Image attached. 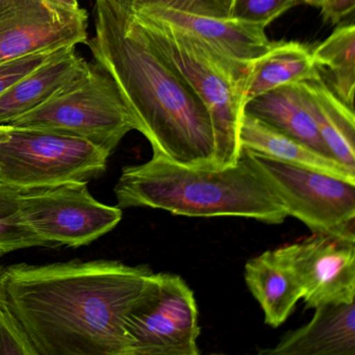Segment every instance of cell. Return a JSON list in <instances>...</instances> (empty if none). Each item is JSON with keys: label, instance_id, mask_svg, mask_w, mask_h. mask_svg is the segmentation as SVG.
Listing matches in <instances>:
<instances>
[{"label": "cell", "instance_id": "obj_15", "mask_svg": "<svg viewBox=\"0 0 355 355\" xmlns=\"http://www.w3.org/2000/svg\"><path fill=\"white\" fill-rule=\"evenodd\" d=\"M244 277L265 313L266 324L271 327L282 325L302 298L296 275L276 250H268L249 259Z\"/></svg>", "mask_w": 355, "mask_h": 355}, {"label": "cell", "instance_id": "obj_7", "mask_svg": "<svg viewBox=\"0 0 355 355\" xmlns=\"http://www.w3.org/2000/svg\"><path fill=\"white\" fill-rule=\"evenodd\" d=\"M241 155L261 175L288 216L313 234L355 242V182L318 170L291 165L242 150Z\"/></svg>", "mask_w": 355, "mask_h": 355}, {"label": "cell", "instance_id": "obj_25", "mask_svg": "<svg viewBox=\"0 0 355 355\" xmlns=\"http://www.w3.org/2000/svg\"><path fill=\"white\" fill-rule=\"evenodd\" d=\"M74 47V46H72ZM71 47L37 51L24 57L0 63V96L14 84L51 60L59 57Z\"/></svg>", "mask_w": 355, "mask_h": 355}, {"label": "cell", "instance_id": "obj_13", "mask_svg": "<svg viewBox=\"0 0 355 355\" xmlns=\"http://www.w3.org/2000/svg\"><path fill=\"white\" fill-rule=\"evenodd\" d=\"M311 322L288 332L267 355H355V301L315 307Z\"/></svg>", "mask_w": 355, "mask_h": 355}, {"label": "cell", "instance_id": "obj_30", "mask_svg": "<svg viewBox=\"0 0 355 355\" xmlns=\"http://www.w3.org/2000/svg\"><path fill=\"white\" fill-rule=\"evenodd\" d=\"M114 3H118L121 7L125 8V9L130 10V1L132 0H113Z\"/></svg>", "mask_w": 355, "mask_h": 355}, {"label": "cell", "instance_id": "obj_6", "mask_svg": "<svg viewBox=\"0 0 355 355\" xmlns=\"http://www.w3.org/2000/svg\"><path fill=\"white\" fill-rule=\"evenodd\" d=\"M8 125L41 128L93 143L111 155L137 124L114 78L97 64L40 107Z\"/></svg>", "mask_w": 355, "mask_h": 355}, {"label": "cell", "instance_id": "obj_20", "mask_svg": "<svg viewBox=\"0 0 355 355\" xmlns=\"http://www.w3.org/2000/svg\"><path fill=\"white\" fill-rule=\"evenodd\" d=\"M315 65L332 92L354 110L355 26L340 22L323 42L311 49ZM322 74V73H320Z\"/></svg>", "mask_w": 355, "mask_h": 355}, {"label": "cell", "instance_id": "obj_24", "mask_svg": "<svg viewBox=\"0 0 355 355\" xmlns=\"http://www.w3.org/2000/svg\"><path fill=\"white\" fill-rule=\"evenodd\" d=\"M0 355H38L26 328L8 305H0Z\"/></svg>", "mask_w": 355, "mask_h": 355}, {"label": "cell", "instance_id": "obj_10", "mask_svg": "<svg viewBox=\"0 0 355 355\" xmlns=\"http://www.w3.org/2000/svg\"><path fill=\"white\" fill-rule=\"evenodd\" d=\"M293 270L306 309L355 301V242L313 234L275 249Z\"/></svg>", "mask_w": 355, "mask_h": 355}, {"label": "cell", "instance_id": "obj_14", "mask_svg": "<svg viewBox=\"0 0 355 355\" xmlns=\"http://www.w3.org/2000/svg\"><path fill=\"white\" fill-rule=\"evenodd\" d=\"M90 68L76 46L43 64L0 96V125L40 107L88 73Z\"/></svg>", "mask_w": 355, "mask_h": 355}, {"label": "cell", "instance_id": "obj_29", "mask_svg": "<svg viewBox=\"0 0 355 355\" xmlns=\"http://www.w3.org/2000/svg\"><path fill=\"white\" fill-rule=\"evenodd\" d=\"M301 3H305V5L313 6V7L319 8L323 0H299Z\"/></svg>", "mask_w": 355, "mask_h": 355}, {"label": "cell", "instance_id": "obj_22", "mask_svg": "<svg viewBox=\"0 0 355 355\" xmlns=\"http://www.w3.org/2000/svg\"><path fill=\"white\" fill-rule=\"evenodd\" d=\"M298 5L299 0H230V18L267 28Z\"/></svg>", "mask_w": 355, "mask_h": 355}, {"label": "cell", "instance_id": "obj_5", "mask_svg": "<svg viewBox=\"0 0 355 355\" xmlns=\"http://www.w3.org/2000/svg\"><path fill=\"white\" fill-rule=\"evenodd\" d=\"M110 155L78 137L0 125V182L18 190L88 182L105 173Z\"/></svg>", "mask_w": 355, "mask_h": 355}, {"label": "cell", "instance_id": "obj_12", "mask_svg": "<svg viewBox=\"0 0 355 355\" xmlns=\"http://www.w3.org/2000/svg\"><path fill=\"white\" fill-rule=\"evenodd\" d=\"M132 13L164 22L202 41L222 55L243 63H252L265 55L273 43L266 35L263 26L232 18L195 15L165 9H146Z\"/></svg>", "mask_w": 355, "mask_h": 355}, {"label": "cell", "instance_id": "obj_27", "mask_svg": "<svg viewBox=\"0 0 355 355\" xmlns=\"http://www.w3.org/2000/svg\"><path fill=\"white\" fill-rule=\"evenodd\" d=\"M47 5L59 11L67 12V13H76L80 11L78 0H44Z\"/></svg>", "mask_w": 355, "mask_h": 355}, {"label": "cell", "instance_id": "obj_21", "mask_svg": "<svg viewBox=\"0 0 355 355\" xmlns=\"http://www.w3.org/2000/svg\"><path fill=\"white\" fill-rule=\"evenodd\" d=\"M20 190L0 182V257L32 247H53L37 236L20 211Z\"/></svg>", "mask_w": 355, "mask_h": 355}, {"label": "cell", "instance_id": "obj_4", "mask_svg": "<svg viewBox=\"0 0 355 355\" xmlns=\"http://www.w3.org/2000/svg\"><path fill=\"white\" fill-rule=\"evenodd\" d=\"M132 16L149 42L189 83L209 111L215 135L216 169L236 165L242 153L239 135L250 63L230 59L164 22Z\"/></svg>", "mask_w": 355, "mask_h": 355}, {"label": "cell", "instance_id": "obj_3", "mask_svg": "<svg viewBox=\"0 0 355 355\" xmlns=\"http://www.w3.org/2000/svg\"><path fill=\"white\" fill-rule=\"evenodd\" d=\"M118 207H150L184 217H240L282 224L288 217L277 197L249 162L197 169L151 157L122 169Z\"/></svg>", "mask_w": 355, "mask_h": 355}, {"label": "cell", "instance_id": "obj_28", "mask_svg": "<svg viewBox=\"0 0 355 355\" xmlns=\"http://www.w3.org/2000/svg\"><path fill=\"white\" fill-rule=\"evenodd\" d=\"M3 277H5V267L0 263V305L3 304L7 300L6 296L5 282H3Z\"/></svg>", "mask_w": 355, "mask_h": 355}, {"label": "cell", "instance_id": "obj_19", "mask_svg": "<svg viewBox=\"0 0 355 355\" xmlns=\"http://www.w3.org/2000/svg\"><path fill=\"white\" fill-rule=\"evenodd\" d=\"M319 74L309 46L297 41L273 42L265 55L249 66L244 88L245 103L268 91L299 84Z\"/></svg>", "mask_w": 355, "mask_h": 355}, {"label": "cell", "instance_id": "obj_9", "mask_svg": "<svg viewBox=\"0 0 355 355\" xmlns=\"http://www.w3.org/2000/svg\"><path fill=\"white\" fill-rule=\"evenodd\" d=\"M19 201L26 223L53 247L86 246L122 219L121 209L97 201L85 182L20 190Z\"/></svg>", "mask_w": 355, "mask_h": 355}, {"label": "cell", "instance_id": "obj_18", "mask_svg": "<svg viewBox=\"0 0 355 355\" xmlns=\"http://www.w3.org/2000/svg\"><path fill=\"white\" fill-rule=\"evenodd\" d=\"M244 113L332 157L307 109L299 84L286 85L249 99Z\"/></svg>", "mask_w": 355, "mask_h": 355}, {"label": "cell", "instance_id": "obj_26", "mask_svg": "<svg viewBox=\"0 0 355 355\" xmlns=\"http://www.w3.org/2000/svg\"><path fill=\"white\" fill-rule=\"evenodd\" d=\"M319 8L324 22L336 26L354 12L355 0H323Z\"/></svg>", "mask_w": 355, "mask_h": 355}, {"label": "cell", "instance_id": "obj_2", "mask_svg": "<svg viewBox=\"0 0 355 355\" xmlns=\"http://www.w3.org/2000/svg\"><path fill=\"white\" fill-rule=\"evenodd\" d=\"M95 10L91 51L121 91L153 157L216 169L213 124L192 87L149 42L130 10L113 0H96Z\"/></svg>", "mask_w": 355, "mask_h": 355}, {"label": "cell", "instance_id": "obj_16", "mask_svg": "<svg viewBox=\"0 0 355 355\" xmlns=\"http://www.w3.org/2000/svg\"><path fill=\"white\" fill-rule=\"evenodd\" d=\"M307 109L332 157L355 172L354 110L347 107L321 74L299 83Z\"/></svg>", "mask_w": 355, "mask_h": 355}, {"label": "cell", "instance_id": "obj_8", "mask_svg": "<svg viewBox=\"0 0 355 355\" xmlns=\"http://www.w3.org/2000/svg\"><path fill=\"white\" fill-rule=\"evenodd\" d=\"M126 355H198L194 293L180 276L155 273L124 321Z\"/></svg>", "mask_w": 355, "mask_h": 355}, {"label": "cell", "instance_id": "obj_1", "mask_svg": "<svg viewBox=\"0 0 355 355\" xmlns=\"http://www.w3.org/2000/svg\"><path fill=\"white\" fill-rule=\"evenodd\" d=\"M153 271L80 259L5 268L6 296L38 355H126L124 321Z\"/></svg>", "mask_w": 355, "mask_h": 355}, {"label": "cell", "instance_id": "obj_23", "mask_svg": "<svg viewBox=\"0 0 355 355\" xmlns=\"http://www.w3.org/2000/svg\"><path fill=\"white\" fill-rule=\"evenodd\" d=\"M165 9L195 15L230 18V0H132L130 12Z\"/></svg>", "mask_w": 355, "mask_h": 355}, {"label": "cell", "instance_id": "obj_11", "mask_svg": "<svg viewBox=\"0 0 355 355\" xmlns=\"http://www.w3.org/2000/svg\"><path fill=\"white\" fill-rule=\"evenodd\" d=\"M87 26L83 9L67 13L44 0H0V63L87 43Z\"/></svg>", "mask_w": 355, "mask_h": 355}, {"label": "cell", "instance_id": "obj_17", "mask_svg": "<svg viewBox=\"0 0 355 355\" xmlns=\"http://www.w3.org/2000/svg\"><path fill=\"white\" fill-rule=\"evenodd\" d=\"M239 139L242 150L252 151L270 159L318 170L355 182V172L334 157H325L313 150L300 141L249 114L243 113Z\"/></svg>", "mask_w": 355, "mask_h": 355}]
</instances>
